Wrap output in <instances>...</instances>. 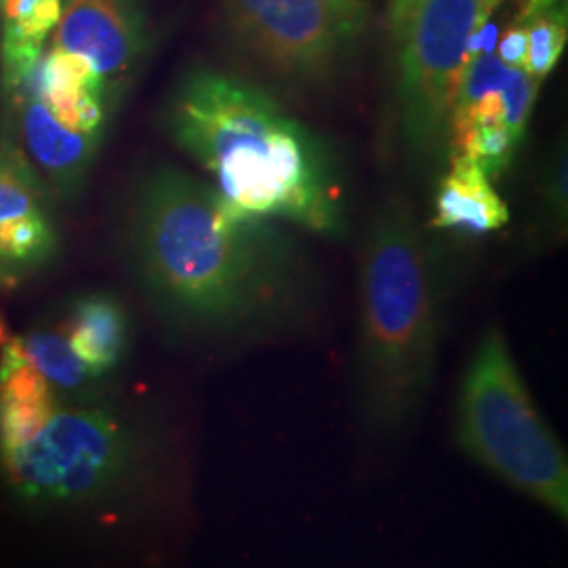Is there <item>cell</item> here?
I'll list each match as a JSON object with an SVG mask.
<instances>
[{
	"label": "cell",
	"mask_w": 568,
	"mask_h": 568,
	"mask_svg": "<svg viewBox=\"0 0 568 568\" xmlns=\"http://www.w3.org/2000/svg\"><path fill=\"white\" fill-rule=\"evenodd\" d=\"M164 126L243 215L283 217L318 234L344 230L335 161L260 87L213 68L190 70L169 95Z\"/></svg>",
	"instance_id": "7a4b0ae2"
},
{
	"label": "cell",
	"mask_w": 568,
	"mask_h": 568,
	"mask_svg": "<svg viewBox=\"0 0 568 568\" xmlns=\"http://www.w3.org/2000/svg\"><path fill=\"white\" fill-rule=\"evenodd\" d=\"M21 349L42 377L65 398H95V379L72 352L58 326H37L20 335Z\"/></svg>",
	"instance_id": "4fadbf2b"
},
{
	"label": "cell",
	"mask_w": 568,
	"mask_h": 568,
	"mask_svg": "<svg viewBox=\"0 0 568 568\" xmlns=\"http://www.w3.org/2000/svg\"><path fill=\"white\" fill-rule=\"evenodd\" d=\"M0 2H2V0H0Z\"/></svg>",
	"instance_id": "44dd1931"
},
{
	"label": "cell",
	"mask_w": 568,
	"mask_h": 568,
	"mask_svg": "<svg viewBox=\"0 0 568 568\" xmlns=\"http://www.w3.org/2000/svg\"><path fill=\"white\" fill-rule=\"evenodd\" d=\"M455 440L476 466L567 523V450L535 405L497 326L480 337L462 377Z\"/></svg>",
	"instance_id": "5b68a950"
},
{
	"label": "cell",
	"mask_w": 568,
	"mask_h": 568,
	"mask_svg": "<svg viewBox=\"0 0 568 568\" xmlns=\"http://www.w3.org/2000/svg\"><path fill=\"white\" fill-rule=\"evenodd\" d=\"M239 47L291 84H323L339 74L365 32L361 0H224Z\"/></svg>",
	"instance_id": "52a82bcc"
},
{
	"label": "cell",
	"mask_w": 568,
	"mask_h": 568,
	"mask_svg": "<svg viewBox=\"0 0 568 568\" xmlns=\"http://www.w3.org/2000/svg\"><path fill=\"white\" fill-rule=\"evenodd\" d=\"M509 222L506 201L487 173L469 159L450 156L448 173L438 183L432 224L464 234L497 232Z\"/></svg>",
	"instance_id": "7c38bea8"
},
{
	"label": "cell",
	"mask_w": 568,
	"mask_h": 568,
	"mask_svg": "<svg viewBox=\"0 0 568 568\" xmlns=\"http://www.w3.org/2000/svg\"><path fill=\"white\" fill-rule=\"evenodd\" d=\"M483 0H413L394 37L398 58V124L408 161L434 166L448 154L450 114L467 65V44L487 21Z\"/></svg>",
	"instance_id": "8992f818"
},
{
	"label": "cell",
	"mask_w": 568,
	"mask_h": 568,
	"mask_svg": "<svg viewBox=\"0 0 568 568\" xmlns=\"http://www.w3.org/2000/svg\"><path fill=\"white\" fill-rule=\"evenodd\" d=\"M537 91H539V81H535L525 70L514 68L509 81L499 93L504 103V122L518 143H523L527 135L528 121L537 100Z\"/></svg>",
	"instance_id": "9a60e30c"
},
{
	"label": "cell",
	"mask_w": 568,
	"mask_h": 568,
	"mask_svg": "<svg viewBox=\"0 0 568 568\" xmlns=\"http://www.w3.org/2000/svg\"><path fill=\"white\" fill-rule=\"evenodd\" d=\"M528 32V53L525 72L535 81H544L558 65L568 39L567 9L558 4L525 23Z\"/></svg>",
	"instance_id": "5bb4252c"
},
{
	"label": "cell",
	"mask_w": 568,
	"mask_h": 568,
	"mask_svg": "<svg viewBox=\"0 0 568 568\" xmlns=\"http://www.w3.org/2000/svg\"><path fill=\"white\" fill-rule=\"evenodd\" d=\"M156 467L152 438L95 398H65L32 368L0 375V476L34 508L124 501Z\"/></svg>",
	"instance_id": "3957f363"
},
{
	"label": "cell",
	"mask_w": 568,
	"mask_h": 568,
	"mask_svg": "<svg viewBox=\"0 0 568 568\" xmlns=\"http://www.w3.org/2000/svg\"><path fill=\"white\" fill-rule=\"evenodd\" d=\"M413 0H392V9H389V23H392V32L394 37L400 32L403 23L406 20V13L410 9Z\"/></svg>",
	"instance_id": "d6986e66"
},
{
	"label": "cell",
	"mask_w": 568,
	"mask_h": 568,
	"mask_svg": "<svg viewBox=\"0 0 568 568\" xmlns=\"http://www.w3.org/2000/svg\"><path fill=\"white\" fill-rule=\"evenodd\" d=\"M443 335V276L403 201L368 225L358 288V408L366 429L403 434L432 386Z\"/></svg>",
	"instance_id": "277c9868"
},
{
	"label": "cell",
	"mask_w": 568,
	"mask_h": 568,
	"mask_svg": "<svg viewBox=\"0 0 568 568\" xmlns=\"http://www.w3.org/2000/svg\"><path fill=\"white\" fill-rule=\"evenodd\" d=\"M49 44L89 61L122 95L150 49L143 0H63Z\"/></svg>",
	"instance_id": "9c48e42d"
},
{
	"label": "cell",
	"mask_w": 568,
	"mask_h": 568,
	"mask_svg": "<svg viewBox=\"0 0 568 568\" xmlns=\"http://www.w3.org/2000/svg\"><path fill=\"white\" fill-rule=\"evenodd\" d=\"M55 199L20 150L0 142V288H18L58 260Z\"/></svg>",
	"instance_id": "ba28073f"
},
{
	"label": "cell",
	"mask_w": 568,
	"mask_h": 568,
	"mask_svg": "<svg viewBox=\"0 0 568 568\" xmlns=\"http://www.w3.org/2000/svg\"><path fill=\"white\" fill-rule=\"evenodd\" d=\"M560 0H518V11H516V23H527V21L546 13L549 9L558 7Z\"/></svg>",
	"instance_id": "ac0fdd59"
},
{
	"label": "cell",
	"mask_w": 568,
	"mask_h": 568,
	"mask_svg": "<svg viewBox=\"0 0 568 568\" xmlns=\"http://www.w3.org/2000/svg\"><path fill=\"white\" fill-rule=\"evenodd\" d=\"M544 209L546 217L556 225L567 220V156L556 154L544 178Z\"/></svg>",
	"instance_id": "2e32d148"
},
{
	"label": "cell",
	"mask_w": 568,
	"mask_h": 568,
	"mask_svg": "<svg viewBox=\"0 0 568 568\" xmlns=\"http://www.w3.org/2000/svg\"><path fill=\"white\" fill-rule=\"evenodd\" d=\"M528 53V32L525 23H514L499 39V60L509 68L525 70Z\"/></svg>",
	"instance_id": "e0dca14e"
},
{
	"label": "cell",
	"mask_w": 568,
	"mask_h": 568,
	"mask_svg": "<svg viewBox=\"0 0 568 568\" xmlns=\"http://www.w3.org/2000/svg\"><path fill=\"white\" fill-rule=\"evenodd\" d=\"M129 246L148 300L185 335L255 337L307 312L304 265L283 234L182 169L159 166L140 182Z\"/></svg>",
	"instance_id": "6da1fadb"
},
{
	"label": "cell",
	"mask_w": 568,
	"mask_h": 568,
	"mask_svg": "<svg viewBox=\"0 0 568 568\" xmlns=\"http://www.w3.org/2000/svg\"><path fill=\"white\" fill-rule=\"evenodd\" d=\"M504 0H483L480 2V13H483V20H490V16H493V11L501 4Z\"/></svg>",
	"instance_id": "ffe728a7"
},
{
	"label": "cell",
	"mask_w": 568,
	"mask_h": 568,
	"mask_svg": "<svg viewBox=\"0 0 568 568\" xmlns=\"http://www.w3.org/2000/svg\"><path fill=\"white\" fill-rule=\"evenodd\" d=\"M63 0L0 2V100L11 102L53 39Z\"/></svg>",
	"instance_id": "8fae6325"
},
{
	"label": "cell",
	"mask_w": 568,
	"mask_h": 568,
	"mask_svg": "<svg viewBox=\"0 0 568 568\" xmlns=\"http://www.w3.org/2000/svg\"><path fill=\"white\" fill-rule=\"evenodd\" d=\"M60 328L87 371L102 382L122 365L131 344V323L121 300L93 291L74 297Z\"/></svg>",
	"instance_id": "30bf717a"
}]
</instances>
